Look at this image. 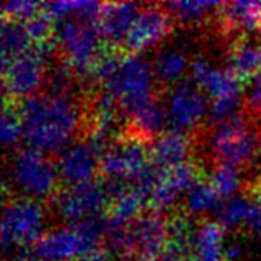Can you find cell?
Wrapping results in <instances>:
<instances>
[{"instance_id": "44dd1931", "label": "cell", "mask_w": 261, "mask_h": 261, "mask_svg": "<svg viewBox=\"0 0 261 261\" xmlns=\"http://www.w3.org/2000/svg\"><path fill=\"white\" fill-rule=\"evenodd\" d=\"M225 228L219 222H202L194 234L188 261H225Z\"/></svg>"}, {"instance_id": "f1b7e54d", "label": "cell", "mask_w": 261, "mask_h": 261, "mask_svg": "<svg viewBox=\"0 0 261 261\" xmlns=\"http://www.w3.org/2000/svg\"><path fill=\"white\" fill-rule=\"evenodd\" d=\"M81 261H110V249L107 246H99Z\"/></svg>"}, {"instance_id": "83f0119b", "label": "cell", "mask_w": 261, "mask_h": 261, "mask_svg": "<svg viewBox=\"0 0 261 261\" xmlns=\"http://www.w3.org/2000/svg\"><path fill=\"white\" fill-rule=\"evenodd\" d=\"M44 3L38 2H6L2 6V20H12V21H29L31 18L37 17L43 12Z\"/></svg>"}, {"instance_id": "7c38bea8", "label": "cell", "mask_w": 261, "mask_h": 261, "mask_svg": "<svg viewBox=\"0 0 261 261\" xmlns=\"http://www.w3.org/2000/svg\"><path fill=\"white\" fill-rule=\"evenodd\" d=\"M106 148L104 144L93 138H75L73 142L58 153L55 161L61 184L70 187L96 177V171H99V159Z\"/></svg>"}, {"instance_id": "9a60e30c", "label": "cell", "mask_w": 261, "mask_h": 261, "mask_svg": "<svg viewBox=\"0 0 261 261\" xmlns=\"http://www.w3.org/2000/svg\"><path fill=\"white\" fill-rule=\"evenodd\" d=\"M141 6L133 2H107L101 5L98 29L106 44L121 50L122 41Z\"/></svg>"}, {"instance_id": "5bb4252c", "label": "cell", "mask_w": 261, "mask_h": 261, "mask_svg": "<svg viewBox=\"0 0 261 261\" xmlns=\"http://www.w3.org/2000/svg\"><path fill=\"white\" fill-rule=\"evenodd\" d=\"M203 167L193 161L161 171V177L148 200V210L159 213L173 206L182 193H190L196 185L203 182Z\"/></svg>"}, {"instance_id": "f546056e", "label": "cell", "mask_w": 261, "mask_h": 261, "mask_svg": "<svg viewBox=\"0 0 261 261\" xmlns=\"http://www.w3.org/2000/svg\"><path fill=\"white\" fill-rule=\"evenodd\" d=\"M251 121H252V124H254V127L257 128V133H258V136H260L261 139V109L254 115V116H251L249 118Z\"/></svg>"}, {"instance_id": "484cf974", "label": "cell", "mask_w": 261, "mask_h": 261, "mask_svg": "<svg viewBox=\"0 0 261 261\" xmlns=\"http://www.w3.org/2000/svg\"><path fill=\"white\" fill-rule=\"evenodd\" d=\"M245 113V98L242 93L213 99L208 112V127L219 125L222 122L239 118Z\"/></svg>"}, {"instance_id": "3957f363", "label": "cell", "mask_w": 261, "mask_h": 261, "mask_svg": "<svg viewBox=\"0 0 261 261\" xmlns=\"http://www.w3.org/2000/svg\"><path fill=\"white\" fill-rule=\"evenodd\" d=\"M102 87L115 98L125 119L156 102L159 93L151 64L139 55H124Z\"/></svg>"}, {"instance_id": "7402d4cb", "label": "cell", "mask_w": 261, "mask_h": 261, "mask_svg": "<svg viewBox=\"0 0 261 261\" xmlns=\"http://www.w3.org/2000/svg\"><path fill=\"white\" fill-rule=\"evenodd\" d=\"M167 11L171 14L176 23L180 24H199L213 20L217 9L222 6L220 2H168L164 3Z\"/></svg>"}, {"instance_id": "4fadbf2b", "label": "cell", "mask_w": 261, "mask_h": 261, "mask_svg": "<svg viewBox=\"0 0 261 261\" xmlns=\"http://www.w3.org/2000/svg\"><path fill=\"white\" fill-rule=\"evenodd\" d=\"M176 21L164 5H142L133 20L121 50L125 55H138L171 34Z\"/></svg>"}, {"instance_id": "ac0fdd59", "label": "cell", "mask_w": 261, "mask_h": 261, "mask_svg": "<svg viewBox=\"0 0 261 261\" xmlns=\"http://www.w3.org/2000/svg\"><path fill=\"white\" fill-rule=\"evenodd\" d=\"M193 148L191 135L168 130L150 144V164L159 171L171 170L187 164Z\"/></svg>"}, {"instance_id": "8992f818", "label": "cell", "mask_w": 261, "mask_h": 261, "mask_svg": "<svg viewBox=\"0 0 261 261\" xmlns=\"http://www.w3.org/2000/svg\"><path fill=\"white\" fill-rule=\"evenodd\" d=\"M106 236V216L46 232L34 246L40 261H75L99 248Z\"/></svg>"}, {"instance_id": "e0dca14e", "label": "cell", "mask_w": 261, "mask_h": 261, "mask_svg": "<svg viewBox=\"0 0 261 261\" xmlns=\"http://www.w3.org/2000/svg\"><path fill=\"white\" fill-rule=\"evenodd\" d=\"M216 26L223 35H246L261 32V2L222 3L216 14Z\"/></svg>"}, {"instance_id": "7a4b0ae2", "label": "cell", "mask_w": 261, "mask_h": 261, "mask_svg": "<svg viewBox=\"0 0 261 261\" xmlns=\"http://www.w3.org/2000/svg\"><path fill=\"white\" fill-rule=\"evenodd\" d=\"M54 37L58 58L75 73L76 78L86 81L107 47L99 34L98 23L80 17L60 20L58 24L54 26Z\"/></svg>"}, {"instance_id": "30bf717a", "label": "cell", "mask_w": 261, "mask_h": 261, "mask_svg": "<svg viewBox=\"0 0 261 261\" xmlns=\"http://www.w3.org/2000/svg\"><path fill=\"white\" fill-rule=\"evenodd\" d=\"M46 211L41 202L28 197H11L2 216V245L3 249H28L44 234L43 226Z\"/></svg>"}, {"instance_id": "4dcf8cb0", "label": "cell", "mask_w": 261, "mask_h": 261, "mask_svg": "<svg viewBox=\"0 0 261 261\" xmlns=\"http://www.w3.org/2000/svg\"><path fill=\"white\" fill-rule=\"evenodd\" d=\"M251 83H254L255 86H258V87H261V66H260V70H258V73L255 75V78L251 81Z\"/></svg>"}, {"instance_id": "8fae6325", "label": "cell", "mask_w": 261, "mask_h": 261, "mask_svg": "<svg viewBox=\"0 0 261 261\" xmlns=\"http://www.w3.org/2000/svg\"><path fill=\"white\" fill-rule=\"evenodd\" d=\"M164 107L168 118V130L173 132H196L208 109V95L191 80L182 81L165 92Z\"/></svg>"}, {"instance_id": "2e32d148", "label": "cell", "mask_w": 261, "mask_h": 261, "mask_svg": "<svg viewBox=\"0 0 261 261\" xmlns=\"http://www.w3.org/2000/svg\"><path fill=\"white\" fill-rule=\"evenodd\" d=\"M190 76L213 99L242 93V83L228 67H216L202 57L191 60Z\"/></svg>"}, {"instance_id": "ba28073f", "label": "cell", "mask_w": 261, "mask_h": 261, "mask_svg": "<svg viewBox=\"0 0 261 261\" xmlns=\"http://www.w3.org/2000/svg\"><path fill=\"white\" fill-rule=\"evenodd\" d=\"M57 54V43L49 41L35 44L21 55L2 64L3 98L12 101H24L35 95L37 89L43 86L50 57Z\"/></svg>"}, {"instance_id": "52a82bcc", "label": "cell", "mask_w": 261, "mask_h": 261, "mask_svg": "<svg viewBox=\"0 0 261 261\" xmlns=\"http://www.w3.org/2000/svg\"><path fill=\"white\" fill-rule=\"evenodd\" d=\"M11 184L21 197L41 200L54 199L61 190L55 161L32 147L18 148L11 162Z\"/></svg>"}, {"instance_id": "5b68a950", "label": "cell", "mask_w": 261, "mask_h": 261, "mask_svg": "<svg viewBox=\"0 0 261 261\" xmlns=\"http://www.w3.org/2000/svg\"><path fill=\"white\" fill-rule=\"evenodd\" d=\"M121 190L119 182L98 174L93 179L61 188L52 199V203L57 216L66 222L67 226L78 225L86 220L104 217L112 199Z\"/></svg>"}, {"instance_id": "603a6c76", "label": "cell", "mask_w": 261, "mask_h": 261, "mask_svg": "<svg viewBox=\"0 0 261 261\" xmlns=\"http://www.w3.org/2000/svg\"><path fill=\"white\" fill-rule=\"evenodd\" d=\"M32 46L35 44L23 21L2 20V64L21 55Z\"/></svg>"}, {"instance_id": "4316f807", "label": "cell", "mask_w": 261, "mask_h": 261, "mask_svg": "<svg viewBox=\"0 0 261 261\" xmlns=\"http://www.w3.org/2000/svg\"><path fill=\"white\" fill-rule=\"evenodd\" d=\"M222 197L219 193L211 187V184L206 180L196 185L187 197V211L191 214H202L208 211H217L222 205Z\"/></svg>"}, {"instance_id": "ffe728a7", "label": "cell", "mask_w": 261, "mask_h": 261, "mask_svg": "<svg viewBox=\"0 0 261 261\" xmlns=\"http://www.w3.org/2000/svg\"><path fill=\"white\" fill-rule=\"evenodd\" d=\"M191 60L188 54L179 46H162L153 58L151 69L158 87L170 90L171 87L182 83V78L190 72Z\"/></svg>"}, {"instance_id": "d4e9b609", "label": "cell", "mask_w": 261, "mask_h": 261, "mask_svg": "<svg viewBox=\"0 0 261 261\" xmlns=\"http://www.w3.org/2000/svg\"><path fill=\"white\" fill-rule=\"evenodd\" d=\"M23 138V122L20 115V102L3 98L2 112V141L6 148L15 147Z\"/></svg>"}, {"instance_id": "277c9868", "label": "cell", "mask_w": 261, "mask_h": 261, "mask_svg": "<svg viewBox=\"0 0 261 261\" xmlns=\"http://www.w3.org/2000/svg\"><path fill=\"white\" fill-rule=\"evenodd\" d=\"M202 128L206 135H203V141H199V145H206L214 167L232 164L243 168L261 153L260 136L246 112L231 121Z\"/></svg>"}, {"instance_id": "cb8c5ba5", "label": "cell", "mask_w": 261, "mask_h": 261, "mask_svg": "<svg viewBox=\"0 0 261 261\" xmlns=\"http://www.w3.org/2000/svg\"><path fill=\"white\" fill-rule=\"evenodd\" d=\"M208 182L219 193V196L222 199L229 200L242 188L243 176H242L240 168L232 164H217L213 168V173H211Z\"/></svg>"}, {"instance_id": "6da1fadb", "label": "cell", "mask_w": 261, "mask_h": 261, "mask_svg": "<svg viewBox=\"0 0 261 261\" xmlns=\"http://www.w3.org/2000/svg\"><path fill=\"white\" fill-rule=\"evenodd\" d=\"M23 139L43 153H60L81 132L84 107L75 93L40 92L20 102Z\"/></svg>"}, {"instance_id": "d6986e66", "label": "cell", "mask_w": 261, "mask_h": 261, "mask_svg": "<svg viewBox=\"0 0 261 261\" xmlns=\"http://www.w3.org/2000/svg\"><path fill=\"white\" fill-rule=\"evenodd\" d=\"M226 61L242 86L249 84L260 70L261 43L248 35L234 37L226 49Z\"/></svg>"}, {"instance_id": "9c48e42d", "label": "cell", "mask_w": 261, "mask_h": 261, "mask_svg": "<svg viewBox=\"0 0 261 261\" xmlns=\"http://www.w3.org/2000/svg\"><path fill=\"white\" fill-rule=\"evenodd\" d=\"M150 167V145L121 130L99 159L98 174L113 182H136Z\"/></svg>"}]
</instances>
